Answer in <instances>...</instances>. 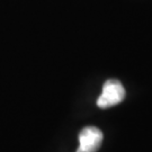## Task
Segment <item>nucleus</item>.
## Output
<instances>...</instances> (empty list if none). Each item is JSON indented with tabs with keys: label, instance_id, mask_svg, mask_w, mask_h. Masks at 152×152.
<instances>
[{
	"label": "nucleus",
	"instance_id": "f257e3e1",
	"mask_svg": "<svg viewBox=\"0 0 152 152\" xmlns=\"http://www.w3.org/2000/svg\"><path fill=\"white\" fill-rule=\"evenodd\" d=\"M126 96L123 85L116 79H109L104 83L103 91L97 99V106L99 108H109L117 104L122 103Z\"/></svg>",
	"mask_w": 152,
	"mask_h": 152
},
{
	"label": "nucleus",
	"instance_id": "f03ea898",
	"mask_svg": "<svg viewBox=\"0 0 152 152\" xmlns=\"http://www.w3.org/2000/svg\"><path fill=\"white\" fill-rule=\"evenodd\" d=\"M103 132L96 126H86L79 133V148L76 152H96L103 143Z\"/></svg>",
	"mask_w": 152,
	"mask_h": 152
}]
</instances>
